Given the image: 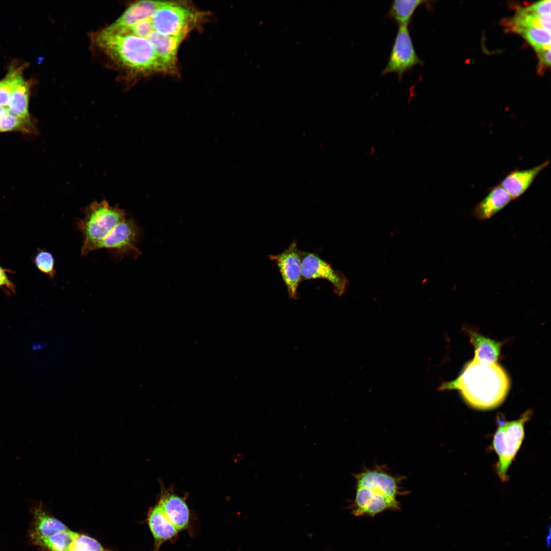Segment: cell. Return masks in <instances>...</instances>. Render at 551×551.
<instances>
[{
    "label": "cell",
    "instance_id": "obj_20",
    "mask_svg": "<svg viewBox=\"0 0 551 551\" xmlns=\"http://www.w3.org/2000/svg\"><path fill=\"white\" fill-rule=\"evenodd\" d=\"M509 27L515 32L527 28H539L550 32V14L539 15L527 8L520 9L510 21Z\"/></svg>",
    "mask_w": 551,
    "mask_h": 551
},
{
    "label": "cell",
    "instance_id": "obj_8",
    "mask_svg": "<svg viewBox=\"0 0 551 551\" xmlns=\"http://www.w3.org/2000/svg\"><path fill=\"white\" fill-rule=\"evenodd\" d=\"M194 17L189 9L167 2L156 10L151 20L154 31L158 33L169 36H185Z\"/></svg>",
    "mask_w": 551,
    "mask_h": 551
},
{
    "label": "cell",
    "instance_id": "obj_9",
    "mask_svg": "<svg viewBox=\"0 0 551 551\" xmlns=\"http://www.w3.org/2000/svg\"><path fill=\"white\" fill-rule=\"evenodd\" d=\"M300 258L302 280L325 279L332 284L338 296L345 292L348 282L343 273L334 269L330 264L315 254L301 252Z\"/></svg>",
    "mask_w": 551,
    "mask_h": 551
},
{
    "label": "cell",
    "instance_id": "obj_3",
    "mask_svg": "<svg viewBox=\"0 0 551 551\" xmlns=\"http://www.w3.org/2000/svg\"><path fill=\"white\" fill-rule=\"evenodd\" d=\"M95 41L110 58L128 69L138 72L165 70L147 38L107 28L96 35Z\"/></svg>",
    "mask_w": 551,
    "mask_h": 551
},
{
    "label": "cell",
    "instance_id": "obj_31",
    "mask_svg": "<svg viewBox=\"0 0 551 551\" xmlns=\"http://www.w3.org/2000/svg\"><path fill=\"white\" fill-rule=\"evenodd\" d=\"M5 286L11 290H14V285L9 280L6 270L0 266V287Z\"/></svg>",
    "mask_w": 551,
    "mask_h": 551
},
{
    "label": "cell",
    "instance_id": "obj_25",
    "mask_svg": "<svg viewBox=\"0 0 551 551\" xmlns=\"http://www.w3.org/2000/svg\"><path fill=\"white\" fill-rule=\"evenodd\" d=\"M21 76V67L13 66L9 69L6 76L0 81L1 107L7 108L13 89Z\"/></svg>",
    "mask_w": 551,
    "mask_h": 551
},
{
    "label": "cell",
    "instance_id": "obj_7",
    "mask_svg": "<svg viewBox=\"0 0 551 551\" xmlns=\"http://www.w3.org/2000/svg\"><path fill=\"white\" fill-rule=\"evenodd\" d=\"M423 62L416 53L408 26H400L394 40L387 63L382 74L395 73L400 81L404 74Z\"/></svg>",
    "mask_w": 551,
    "mask_h": 551
},
{
    "label": "cell",
    "instance_id": "obj_10",
    "mask_svg": "<svg viewBox=\"0 0 551 551\" xmlns=\"http://www.w3.org/2000/svg\"><path fill=\"white\" fill-rule=\"evenodd\" d=\"M32 515L28 531L29 542L35 546L46 538L68 528L49 513L41 500H29Z\"/></svg>",
    "mask_w": 551,
    "mask_h": 551
},
{
    "label": "cell",
    "instance_id": "obj_11",
    "mask_svg": "<svg viewBox=\"0 0 551 551\" xmlns=\"http://www.w3.org/2000/svg\"><path fill=\"white\" fill-rule=\"evenodd\" d=\"M301 252L293 241L281 254L270 255L269 258L277 263L290 298H298L297 289L302 281Z\"/></svg>",
    "mask_w": 551,
    "mask_h": 551
},
{
    "label": "cell",
    "instance_id": "obj_28",
    "mask_svg": "<svg viewBox=\"0 0 551 551\" xmlns=\"http://www.w3.org/2000/svg\"><path fill=\"white\" fill-rule=\"evenodd\" d=\"M109 29L128 32L139 37L145 38H147V37L154 31L151 18L140 21L136 23L135 24L127 29Z\"/></svg>",
    "mask_w": 551,
    "mask_h": 551
},
{
    "label": "cell",
    "instance_id": "obj_1",
    "mask_svg": "<svg viewBox=\"0 0 551 551\" xmlns=\"http://www.w3.org/2000/svg\"><path fill=\"white\" fill-rule=\"evenodd\" d=\"M510 384L508 374L497 363L484 365L472 359L465 365L458 378L442 383L438 390H458L470 406L488 410L503 402Z\"/></svg>",
    "mask_w": 551,
    "mask_h": 551
},
{
    "label": "cell",
    "instance_id": "obj_2",
    "mask_svg": "<svg viewBox=\"0 0 551 551\" xmlns=\"http://www.w3.org/2000/svg\"><path fill=\"white\" fill-rule=\"evenodd\" d=\"M355 515H374L399 508L402 477L392 474L384 466L376 465L355 474Z\"/></svg>",
    "mask_w": 551,
    "mask_h": 551
},
{
    "label": "cell",
    "instance_id": "obj_16",
    "mask_svg": "<svg viewBox=\"0 0 551 551\" xmlns=\"http://www.w3.org/2000/svg\"><path fill=\"white\" fill-rule=\"evenodd\" d=\"M185 36H166L154 31L147 37L165 70L175 66L178 48Z\"/></svg>",
    "mask_w": 551,
    "mask_h": 551
},
{
    "label": "cell",
    "instance_id": "obj_27",
    "mask_svg": "<svg viewBox=\"0 0 551 551\" xmlns=\"http://www.w3.org/2000/svg\"><path fill=\"white\" fill-rule=\"evenodd\" d=\"M37 268L42 273L53 279L56 275L55 260L53 255L46 251L39 252L34 259Z\"/></svg>",
    "mask_w": 551,
    "mask_h": 551
},
{
    "label": "cell",
    "instance_id": "obj_18",
    "mask_svg": "<svg viewBox=\"0 0 551 551\" xmlns=\"http://www.w3.org/2000/svg\"><path fill=\"white\" fill-rule=\"evenodd\" d=\"M467 332L470 342L474 347L473 359L484 365L497 363L503 343L487 338L475 331L469 330Z\"/></svg>",
    "mask_w": 551,
    "mask_h": 551
},
{
    "label": "cell",
    "instance_id": "obj_5",
    "mask_svg": "<svg viewBox=\"0 0 551 551\" xmlns=\"http://www.w3.org/2000/svg\"><path fill=\"white\" fill-rule=\"evenodd\" d=\"M532 412H525L513 421L498 419L492 445L498 456L497 473L502 482L508 480L507 471L520 448L524 436V424L530 419Z\"/></svg>",
    "mask_w": 551,
    "mask_h": 551
},
{
    "label": "cell",
    "instance_id": "obj_29",
    "mask_svg": "<svg viewBox=\"0 0 551 551\" xmlns=\"http://www.w3.org/2000/svg\"><path fill=\"white\" fill-rule=\"evenodd\" d=\"M550 0H542L526 8L529 11L534 14L543 15L550 14Z\"/></svg>",
    "mask_w": 551,
    "mask_h": 551
},
{
    "label": "cell",
    "instance_id": "obj_32",
    "mask_svg": "<svg viewBox=\"0 0 551 551\" xmlns=\"http://www.w3.org/2000/svg\"><path fill=\"white\" fill-rule=\"evenodd\" d=\"M47 347V343L45 342H34L31 345L32 349L34 352L43 350Z\"/></svg>",
    "mask_w": 551,
    "mask_h": 551
},
{
    "label": "cell",
    "instance_id": "obj_33",
    "mask_svg": "<svg viewBox=\"0 0 551 551\" xmlns=\"http://www.w3.org/2000/svg\"><path fill=\"white\" fill-rule=\"evenodd\" d=\"M8 112H9V111L6 107L0 106V117L6 114Z\"/></svg>",
    "mask_w": 551,
    "mask_h": 551
},
{
    "label": "cell",
    "instance_id": "obj_21",
    "mask_svg": "<svg viewBox=\"0 0 551 551\" xmlns=\"http://www.w3.org/2000/svg\"><path fill=\"white\" fill-rule=\"evenodd\" d=\"M427 2L420 0L394 1L391 3L387 16L394 20L398 26H409L417 8Z\"/></svg>",
    "mask_w": 551,
    "mask_h": 551
},
{
    "label": "cell",
    "instance_id": "obj_23",
    "mask_svg": "<svg viewBox=\"0 0 551 551\" xmlns=\"http://www.w3.org/2000/svg\"><path fill=\"white\" fill-rule=\"evenodd\" d=\"M19 132L25 134L36 133L32 120H28L9 112L0 117V132Z\"/></svg>",
    "mask_w": 551,
    "mask_h": 551
},
{
    "label": "cell",
    "instance_id": "obj_15",
    "mask_svg": "<svg viewBox=\"0 0 551 551\" xmlns=\"http://www.w3.org/2000/svg\"><path fill=\"white\" fill-rule=\"evenodd\" d=\"M167 2L141 1L132 4L109 28H128L137 22L152 18L156 10Z\"/></svg>",
    "mask_w": 551,
    "mask_h": 551
},
{
    "label": "cell",
    "instance_id": "obj_12",
    "mask_svg": "<svg viewBox=\"0 0 551 551\" xmlns=\"http://www.w3.org/2000/svg\"><path fill=\"white\" fill-rule=\"evenodd\" d=\"M147 523L154 539L153 551H159L167 541L174 543L179 531L168 519L158 503L151 507L147 515Z\"/></svg>",
    "mask_w": 551,
    "mask_h": 551
},
{
    "label": "cell",
    "instance_id": "obj_24",
    "mask_svg": "<svg viewBox=\"0 0 551 551\" xmlns=\"http://www.w3.org/2000/svg\"><path fill=\"white\" fill-rule=\"evenodd\" d=\"M534 47L537 53L550 49V32L539 28H527L517 32Z\"/></svg>",
    "mask_w": 551,
    "mask_h": 551
},
{
    "label": "cell",
    "instance_id": "obj_13",
    "mask_svg": "<svg viewBox=\"0 0 551 551\" xmlns=\"http://www.w3.org/2000/svg\"><path fill=\"white\" fill-rule=\"evenodd\" d=\"M550 164V161L546 160L531 168L521 170L516 168L509 172L499 184L512 200L517 199L529 188L539 173Z\"/></svg>",
    "mask_w": 551,
    "mask_h": 551
},
{
    "label": "cell",
    "instance_id": "obj_6",
    "mask_svg": "<svg viewBox=\"0 0 551 551\" xmlns=\"http://www.w3.org/2000/svg\"><path fill=\"white\" fill-rule=\"evenodd\" d=\"M142 234L141 229L137 223L133 219L127 217L103 240L98 249H107L114 262H119L125 257L136 259L141 254L137 244Z\"/></svg>",
    "mask_w": 551,
    "mask_h": 551
},
{
    "label": "cell",
    "instance_id": "obj_22",
    "mask_svg": "<svg viewBox=\"0 0 551 551\" xmlns=\"http://www.w3.org/2000/svg\"><path fill=\"white\" fill-rule=\"evenodd\" d=\"M74 534L68 528L46 538L35 547L39 551H67Z\"/></svg>",
    "mask_w": 551,
    "mask_h": 551
},
{
    "label": "cell",
    "instance_id": "obj_26",
    "mask_svg": "<svg viewBox=\"0 0 551 551\" xmlns=\"http://www.w3.org/2000/svg\"><path fill=\"white\" fill-rule=\"evenodd\" d=\"M67 551H108L95 538L75 532Z\"/></svg>",
    "mask_w": 551,
    "mask_h": 551
},
{
    "label": "cell",
    "instance_id": "obj_19",
    "mask_svg": "<svg viewBox=\"0 0 551 551\" xmlns=\"http://www.w3.org/2000/svg\"><path fill=\"white\" fill-rule=\"evenodd\" d=\"M29 83L21 76L13 89L7 108L13 115L32 120L29 112Z\"/></svg>",
    "mask_w": 551,
    "mask_h": 551
},
{
    "label": "cell",
    "instance_id": "obj_14",
    "mask_svg": "<svg viewBox=\"0 0 551 551\" xmlns=\"http://www.w3.org/2000/svg\"><path fill=\"white\" fill-rule=\"evenodd\" d=\"M179 532L189 529L191 514L185 499L174 493L163 492L158 502Z\"/></svg>",
    "mask_w": 551,
    "mask_h": 551
},
{
    "label": "cell",
    "instance_id": "obj_4",
    "mask_svg": "<svg viewBox=\"0 0 551 551\" xmlns=\"http://www.w3.org/2000/svg\"><path fill=\"white\" fill-rule=\"evenodd\" d=\"M83 213L84 217L78 219L75 224L83 238L82 256L98 249L103 240L127 217L123 209L117 206L110 205L105 200L92 202L84 209Z\"/></svg>",
    "mask_w": 551,
    "mask_h": 551
},
{
    "label": "cell",
    "instance_id": "obj_30",
    "mask_svg": "<svg viewBox=\"0 0 551 551\" xmlns=\"http://www.w3.org/2000/svg\"><path fill=\"white\" fill-rule=\"evenodd\" d=\"M539 57V73H542L543 70L550 65V49L539 52L537 53Z\"/></svg>",
    "mask_w": 551,
    "mask_h": 551
},
{
    "label": "cell",
    "instance_id": "obj_17",
    "mask_svg": "<svg viewBox=\"0 0 551 551\" xmlns=\"http://www.w3.org/2000/svg\"><path fill=\"white\" fill-rule=\"evenodd\" d=\"M512 200L510 195L500 185H496L490 188L486 196L475 206L473 215L480 220L488 219Z\"/></svg>",
    "mask_w": 551,
    "mask_h": 551
}]
</instances>
